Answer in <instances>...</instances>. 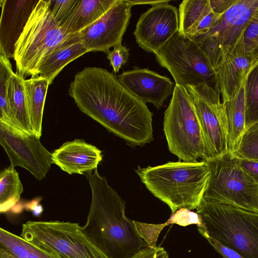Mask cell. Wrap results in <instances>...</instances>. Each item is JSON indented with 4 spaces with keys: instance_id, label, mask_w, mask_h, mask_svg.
<instances>
[{
    "instance_id": "cell-1",
    "label": "cell",
    "mask_w": 258,
    "mask_h": 258,
    "mask_svg": "<svg viewBox=\"0 0 258 258\" xmlns=\"http://www.w3.org/2000/svg\"><path fill=\"white\" fill-rule=\"evenodd\" d=\"M79 109L132 147L153 140V113L105 69L78 72L69 89Z\"/></svg>"
},
{
    "instance_id": "cell-2",
    "label": "cell",
    "mask_w": 258,
    "mask_h": 258,
    "mask_svg": "<svg viewBox=\"0 0 258 258\" xmlns=\"http://www.w3.org/2000/svg\"><path fill=\"white\" fill-rule=\"evenodd\" d=\"M85 172L92 191L86 223L81 230L107 258H130L149 246L125 214V202L97 168Z\"/></svg>"
},
{
    "instance_id": "cell-3",
    "label": "cell",
    "mask_w": 258,
    "mask_h": 258,
    "mask_svg": "<svg viewBox=\"0 0 258 258\" xmlns=\"http://www.w3.org/2000/svg\"><path fill=\"white\" fill-rule=\"evenodd\" d=\"M136 172L146 188L166 204L172 214L181 208L197 209L204 198L210 178L204 160L139 167Z\"/></svg>"
},
{
    "instance_id": "cell-4",
    "label": "cell",
    "mask_w": 258,
    "mask_h": 258,
    "mask_svg": "<svg viewBox=\"0 0 258 258\" xmlns=\"http://www.w3.org/2000/svg\"><path fill=\"white\" fill-rule=\"evenodd\" d=\"M196 209L210 237L244 258H258V213L204 198Z\"/></svg>"
},
{
    "instance_id": "cell-5",
    "label": "cell",
    "mask_w": 258,
    "mask_h": 258,
    "mask_svg": "<svg viewBox=\"0 0 258 258\" xmlns=\"http://www.w3.org/2000/svg\"><path fill=\"white\" fill-rule=\"evenodd\" d=\"M73 34L53 18L51 0L38 1L15 45L17 73L24 79L38 75L42 59Z\"/></svg>"
},
{
    "instance_id": "cell-6",
    "label": "cell",
    "mask_w": 258,
    "mask_h": 258,
    "mask_svg": "<svg viewBox=\"0 0 258 258\" xmlns=\"http://www.w3.org/2000/svg\"><path fill=\"white\" fill-rule=\"evenodd\" d=\"M164 132L170 152L179 160L203 159L204 146L199 121L191 98L185 87L175 84L164 112Z\"/></svg>"
},
{
    "instance_id": "cell-7",
    "label": "cell",
    "mask_w": 258,
    "mask_h": 258,
    "mask_svg": "<svg viewBox=\"0 0 258 258\" xmlns=\"http://www.w3.org/2000/svg\"><path fill=\"white\" fill-rule=\"evenodd\" d=\"M154 54L159 64L170 72L175 84L186 88L205 83L219 92L209 57L190 37L178 31Z\"/></svg>"
},
{
    "instance_id": "cell-8",
    "label": "cell",
    "mask_w": 258,
    "mask_h": 258,
    "mask_svg": "<svg viewBox=\"0 0 258 258\" xmlns=\"http://www.w3.org/2000/svg\"><path fill=\"white\" fill-rule=\"evenodd\" d=\"M20 236L57 258H107L76 223L28 221L22 225Z\"/></svg>"
},
{
    "instance_id": "cell-9",
    "label": "cell",
    "mask_w": 258,
    "mask_h": 258,
    "mask_svg": "<svg viewBox=\"0 0 258 258\" xmlns=\"http://www.w3.org/2000/svg\"><path fill=\"white\" fill-rule=\"evenodd\" d=\"M206 162L210 178L204 199L258 213V184L239 167L231 153Z\"/></svg>"
},
{
    "instance_id": "cell-10",
    "label": "cell",
    "mask_w": 258,
    "mask_h": 258,
    "mask_svg": "<svg viewBox=\"0 0 258 258\" xmlns=\"http://www.w3.org/2000/svg\"><path fill=\"white\" fill-rule=\"evenodd\" d=\"M185 88L192 100L201 126L204 146L203 159L207 161L224 156L229 151L220 92L205 83Z\"/></svg>"
},
{
    "instance_id": "cell-11",
    "label": "cell",
    "mask_w": 258,
    "mask_h": 258,
    "mask_svg": "<svg viewBox=\"0 0 258 258\" xmlns=\"http://www.w3.org/2000/svg\"><path fill=\"white\" fill-rule=\"evenodd\" d=\"M34 134L0 121V144L11 164L29 171L37 180L44 178L53 163L52 153Z\"/></svg>"
},
{
    "instance_id": "cell-12",
    "label": "cell",
    "mask_w": 258,
    "mask_h": 258,
    "mask_svg": "<svg viewBox=\"0 0 258 258\" xmlns=\"http://www.w3.org/2000/svg\"><path fill=\"white\" fill-rule=\"evenodd\" d=\"M257 5L258 0H237L208 31L190 37L208 56L213 68L222 50L236 42Z\"/></svg>"
},
{
    "instance_id": "cell-13",
    "label": "cell",
    "mask_w": 258,
    "mask_h": 258,
    "mask_svg": "<svg viewBox=\"0 0 258 258\" xmlns=\"http://www.w3.org/2000/svg\"><path fill=\"white\" fill-rule=\"evenodd\" d=\"M128 0H118L103 15L78 33L81 41L91 51L107 53L121 43L131 17Z\"/></svg>"
},
{
    "instance_id": "cell-14",
    "label": "cell",
    "mask_w": 258,
    "mask_h": 258,
    "mask_svg": "<svg viewBox=\"0 0 258 258\" xmlns=\"http://www.w3.org/2000/svg\"><path fill=\"white\" fill-rule=\"evenodd\" d=\"M178 30L177 8L162 4L152 6L141 15L134 34L141 48L154 53Z\"/></svg>"
},
{
    "instance_id": "cell-15",
    "label": "cell",
    "mask_w": 258,
    "mask_h": 258,
    "mask_svg": "<svg viewBox=\"0 0 258 258\" xmlns=\"http://www.w3.org/2000/svg\"><path fill=\"white\" fill-rule=\"evenodd\" d=\"M241 32L236 42L224 48L216 66L217 88L222 96V102L232 99L244 82L249 71L257 60L246 52Z\"/></svg>"
},
{
    "instance_id": "cell-16",
    "label": "cell",
    "mask_w": 258,
    "mask_h": 258,
    "mask_svg": "<svg viewBox=\"0 0 258 258\" xmlns=\"http://www.w3.org/2000/svg\"><path fill=\"white\" fill-rule=\"evenodd\" d=\"M117 76L132 94L145 104H153L158 109L173 92L174 86L169 78L148 69L135 67Z\"/></svg>"
},
{
    "instance_id": "cell-17",
    "label": "cell",
    "mask_w": 258,
    "mask_h": 258,
    "mask_svg": "<svg viewBox=\"0 0 258 258\" xmlns=\"http://www.w3.org/2000/svg\"><path fill=\"white\" fill-rule=\"evenodd\" d=\"M38 1L1 0L0 54L14 58L16 42Z\"/></svg>"
},
{
    "instance_id": "cell-18",
    "label": "cell",
    "mask_w": 258,
    "mask_h": 258,
    "mask_svg": "<svg viewBox=\"0 0 258 258\" xmlns=\"http://www.w3.org/2000/svg\"><path fill=\"white\" fill-rule=\"evenodd\" d=\"M53 163L70 174H83L97 168L102 160L101 151L83 139L63 143L52 153Z\"/></svg>"
},
{
    "instance_id": "cell-19",
    "label": "cell",
    "mask_w": 258,
    "mask_h": 258,
    "mask_svg": "<svg viewBox=\"0 0 258 258\" xmlns=\"http://www.w3.org/2000/svg\"><path fill=\"white\" fill-rule=\"evenodd\" d=\"M89 52L78 33L74 34L42 59L38 68V75L47 79L50 85L66 66Z\"/></svg>"
},
{
    "instance_id": "cell-20",
    "label": "cell",
    "mask_w": 258,
    "mask_h": 258,
    "mask_svg": "<svg viewBox=\"0 0 258 258\" xmlns=\"http://www.w3.org/2000/svg\"><path fill=\"white\" fill-rule=\"evenodd\" d=\"M222 103V119L226 133L228 151L232 153L245 131L244 82L232 99Z\"/></svg>"
},
{
    "instance_id": "cell-21",
    "label": "cell",
    "mask_w": 258,
    "mask_h": 258,
    "mask_svg": "<svg viewBox=\"0 0 258 258\" xmlns=\"http://www.w3.org/2000/svg\"><path fill=\"white\" fill-rule=\"evenodd\" d=\"M26 106L32 132L38 138L42 134L44 103L49 83L39 75L23 80Z\"/></svg>"
},
{
    "instance_id": "cell-22",
    "label": "cell",
    "mask_w": 258,
    "mask_h": 258,
    "mask_svg": "<svg viewBox=\"0 0 258 258\" xmlns=\"http://www.w3.org/2000/svg\"><path fill=\"white\" fill-rule=\"evenodd\" d=\"M118 0H81L62 27L69 34H76L90 25Z\"/></svg>"
},
{
    "instance_id": "cell-23",
    "label": "cell",
    "mask_w": 258,
    "mask_h": 258,
    "mask_svg": "<svg viewBox=\"0 0 258 258\" xmlns=\"http://www.w3.org/2000/svg\"><path fill=\"white\" fill-rule=\"evenodd\" d=\"M24 79L18 73L11 76L8 84V102L13 125L32 133L26 106Z\"/></svg>"
},
{
    "instance_id": "cell-24",
    "label": "cell",
    "mask_w": 258,
    "mask_h": 258,
    "mask_svg": "<svg viewBox=\"0 0 258 258\" xmlns=\"http://www.w3.org/2000/svg\"><path fill=\"white\" fill-rule=\"evenodd\" d=\"M140 236L149 246L156 248L158 236L163 228L169 224H177L181 226L196 224L198 227L205 228L201 216L186 208H181L172 214L166 222L161 224H151L133 221Z\"/></svg>"
},
{
    "instance_id": "cell-25",
    "label": "cell",
    "mask_w": 258,
    "mask_h": 258,
    "mask_svg": "<svg viewBox=\"0 0 258 258\" xmlns=\"http://www.w3.org/2000/svg\"><path fill=\"white\" fill-rule=\"evenodd\" d=\"M0 258H57L2 228H0Z\"/></svg>"
},
{
    "instance_id": "cell-26",
    "label": "cell",
    "mask_w": 258,
    "mask_h": 258,
    "mask_svg": "<svg viewBox=\"0 0 258 258\" xmlns=\"http://www.w3.org/2000/svg\"><path fill=\"white\" fill-rule=\"evenodd\" d=\"M212 9L209 0H184L179 6V30L188 36Z\"/></svg>"
},
{
    "instance_id": "cell-27",
    "label": "cell",
    "mask_w": 258,
    "mask_h": 258,
    "mask_svg": "<svg viewBox=\"0 0 258 258\" xmlns=\"http://www.w3.org/2000/svg\"><path fill=\"white\" fill-rule=\"evenodd\" d=\"M23 191L18 172L11 166L0 173V212L6 213L18 203Z\"/></svg>"
},
{
    "instance_id": "cell-28",
    "label": "cell",
    "mask_w": 258,
    "mask_h": 258,
    "mask_svg": "<svg viewBox=\"0 0 258 258\" xmlns=\"http://www.w3.org/2000/svg\"><path fill=\"white\" fill-rule=\"evenodd\" d=\"M244 95L246 130L258 123V59L246 76Z\"/></svg>"
},
{
    "instance_id": "cell-29",
    "label": "cell",
    "mask_w": 258,
    "mask_h": 258,
    "mask_svg": "<svg viewBox=\"0 0 258 258\" xmlns=\"http://www.w3.org/2000/svg\"><path fill=\"white\" fill-rule=\"evenodd\" d=\"M14 73L9 58L0 54V121L13 126L8 102L7 88L9 80Z\"/></svg>"
},
{
    "instance_id": "cell-30",
    "label": "cell",
    "mask_w": 258,
    "mask_h": 258,
    "mask_svg": "<svg viewBox=\"0 0 258 258\" xmlns=\"http://www.w3.org/2000/svg\"><path fill=\"white\" fill-rule=\"evenodd\" d=\"M231 154L237 158L258 162V123L245 130L237 147Z\"/></svg>"
},
{
    "instance_id": "cell-31",
    "label": "cell",
    "mask_w": 258,
    "mask_h": 258,
    "mask_svg": "<svg viewBox=\"0 0 258 258\" xmlns=\"http://www.w3.org/2000/svg\"><path fill=\"white\" fill-rule=\"evenodd\" d=\"M243 43L247 53L258 59V5L253 12L243 33Z\"/></svg>"
},
{
    "instance_id": "cell-32",
    "label": "cell",
    "mask_w": 258,
    "mask_h": 258,
    "mask_svg": "<svg viewBox=\"0 0 258 258\" xmlns=\"http://www.w3.org/2000/svg\"><path fill=\"white\" fill-rule=\"evenodd\" d=\"M81 0H51V12L55 21L61 27L71 16Z\"/></svg>"
},
{
    "instance_id": "cell-33",
    "label": "cell",
    "mask_w": 258,
    "mask_h": 258,
    "mask_svg": "<svg viewBox=\"0 0 258 258\" xmlns=\"http://www.w3.org/2000/svg\"><path fill=\"white\" fill-rule=\"evenodd\" d=\"M107 54V58L115 73L127 62L130 56L129 49L121 43L114 46L113 50H109Z\"/></svg>"
},
{
    "instance_id": "cell-34",
    "label": "cell",
    "mask_w": 258,
    "mask_h": 258,
    "mask_svg": "<svg viewBox=\"0 0 258 258\" xmlns=\"http://www.w3.org/2000/svg\"><path fill=\"white\" fill-rule=\"evenodd\" d=\"M198 229L200 233L208 241L210 244L223 258H244L235 250L210 237L204 228L200 227H198Z\"/></svg>"
},
{
    "instance_id": "cell-35",
    "label": "cell",
    "mask_w": 258,
    "mask_h": 258,
    "mask_svg": "<svg viewBox=\"0 0 258 258\" xmlns=\"http://www.w3.org/2000/svg\"><path fill=\"white\" fill-rule=\"evenodd\" d=\"M239 167L257 184H258V162L236 158Z\"/></svg>"
},
{
    "instance_id": "cell-36",
    "label": "cell",
    "mask_w": 258,
    "mask_h": 258,
    "mask_svg": "<svg viewBox=\"0 0 258 258\" xmlns=\"http://www.w3.org/2000/svg\"><path fill=\"white\" fill-rule=\"evenodd\" d=\"M130 258H168V255L163 247H148L140 250Z\"/></svg>"
},
{
    "instance_id": "cell-37",
    "label": "cell",
    "mask_w": 258,
    "mask_h": 258,
    "mask_svg": "<svg viewBox=\"0 0 258 258\" xmlns=\"http://www.w3.org/2000/svg\"><path fill=\"white\" fill-rule=\"evenodd\" d=\"M237 0H209L211 8L213 12L222 15L230 9Z\"/></svg>"
},
{
    "instance_id": "cell-38",
    "label": "cell",
    "mask_w": 258,
    "mask_h": 258,
    "mask_svg": "<svg viewBox=\"0 0 258 258\" xmlns=\"http://www.w3.org/2000/svg\"><path fill=\"white\" fill-rule=\"evenodd\" d=\"M128 3L133 7L134 5H150L152 6L162 4H168L170 1H141V0H128Z\"/></svg>"
},
{
    "instance_id": "cell-39",
    "label": "cell",
    "mask_w": 258,
    "mask_h": 258,
    "mask_svg": "<svg viewBox=\"0 0 258 258\" xmlns=\"http://www.w3.org/2000/svg\"><path fill=\"white\" fill-rule=\"evenodd\" d=\"M40 198H36L35 199H33V200H32L31 201L29 202H28L27 203H26L24 206H25V208L27 210H29V211H32V210L36 206H37L38 205H39V203L40 202Z\"/></svg>"
},
{
    "instance_id": "cell-40",
    "label": "cell",
    "mask_w": 258,
    "mask_h": 258,
    "mask_svg": "<svg viewBox=\"0 0 258 258\" xmlns=\"http://www.w3.org/2000/svg\"><path fill=\"white\" fill-rule=\"evenodd\" d=\"M18 203H17L10 210L11 212L14 214H19L21 213L23 209L25 208L24 205H23L22 204H18Z\"/></svg>"
},
{
    "instance_id": "cell-41",
    "label": "cell",
    "mask_w": 258,
    "mask_h": 258,
    "mask_svg": "<svg viewBox=\"0 0 258 258\" xmlns=\"http://www.w3.org/2000/svg\"><path fill=\"white\" fill-rule=\"evenodd\" d=\"M43 209L41 205L36 206L32 211L33 214L35 216H38L43 212Z\"/></svg>"
}]
</instances>
